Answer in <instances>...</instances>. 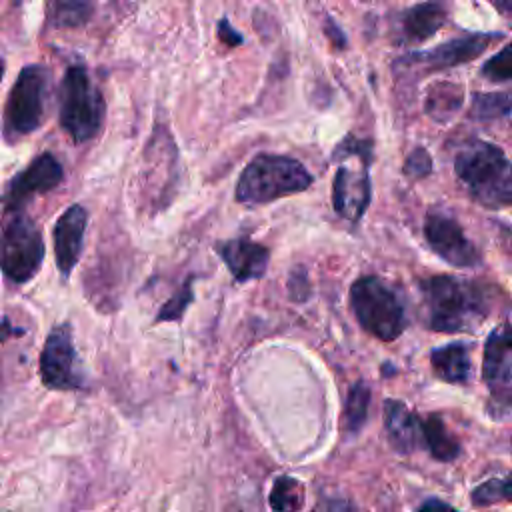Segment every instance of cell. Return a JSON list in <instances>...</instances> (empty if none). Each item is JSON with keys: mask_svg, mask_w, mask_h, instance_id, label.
Segmentation results:
<instances>
[{"mask_svg": "<svg viewBox=\"0 0 512 512\" xmlns=\"http://www.w3.org/2000/svg\"><path fill=\"white\" fill-rule=\"evenodd\" d=\"M94 4L90 0H52L48 24L54 28H78L90 20Z\"/></svg>", "mask_w": 512, "mask_h": 512, "instance_id": "ffe728a7", "label": "cell"}, {"mask_svg": "<svg viewBox=\"0 0 512 512\" xmlns=\"http://www.w3.org/2000/svg\"><path fill=\"white\" fill-rule=\"evenodd\" d=\"M470 116L476 120H506L512 126V94L494 92V94H476Z\"/></svg>", "mask_w": 512, "mask_h": 512, "instance_id": "44dd1931", "label": "cell"}, {"mask_svg": "<svg viewBox=\"0 0 512 512\" xmlns=\"http://www.w3.org/2000/svg\"><path fill=\"white\" fill-rule=\"evenodd\" d=\"M302 506H304V486L290 476L276 478L270 492V508L274 512H300Z\"/></svg>", "mask_w": 512, "mask_h": 512, "instance_id": "7402d4cb", "label": "cell"}, {"mask_svg": "<svg viewBox=\"0 0 512 512\" xmlns=\"http://www.w3.org/2000/svg\"><path fill=\"white\" fill-rule=\"evenodd\" d=\"M432 170V160L428 156V152L424 148H416L410 152V156L406 158V164H404V172L410 176V178H424L426 174H430Z\"/></svg>", "mask_w": 512, "mask_h": 512, "instance_id": "4316f807", "label": "cell"}, {"mask_svg": "<svg viewBox=\"0 0 512 512\" xmlns=\"http://www.w3.org/2000/svg\"><path fill=\"white\" fill-rule=\"evenodd\" d=\"M86 222V210L80 204H74L60 214L54 226V254L62 276H68L80 258Z\"/></svg>", "mask_w": 512, "mask_h": 512, "instance_id": "4fadbf2b", "label": "cell"}, {"mask_svg": "<svg viewBox=\"0 0 512 512\" xmlns=\"http://www.w3.org/2000/svg\"><path fill=\"white\" fill-rule=\"evenodd\" d=\"M62 178H64V170L50 152L36 156L22 172H18L8 182L4 192L6 212L20 210L32 196L44 194L56 188L62 182Z\"/></svg>", "mask_w": 512, "mask_h": 512, "instance_id": "30bf717a", "label": "cell"}, {"mask_svg": "<svg viewBox=\"0 0 512 512\" xmlns=\"http://www.w3.org/2000/svg\"><path fill=\"white\" fill-rule=\"evenodd\" d=\"M418 512H456L450 504H446V502H442V500H426L420 508H418Z\"/></svg>", "mask_w": 512, "mask_h": 512, "instance_id": "f546056e", "label": "cell"}, {"mask_svg": "<svg viewBox=\"0 0 512 512\" xmlns=\"http://www.w3.org/2000/svg\"><path fill=\"white\" fill-rule=\"evenodd\" d=\"M424 236L430 248L454 266H476L480 254L476 246L464 236L460 224L440 212H430L424 222Z\"/></svg>", "mask_w": 512, "mask_h": 512, "instance_id": "8fae6325", "label": "cell"}, {"mask_svg": "<svg viewBox=\"0 0 512 512\" xmlns=\"http://www.w3.org/2000/svg\"><path fill=\"white\" fill-rule=\"evenodd\" d=\"M312 184L310 172L290 156L258 154L242 170L236 184V200L264 204L306 190Z\"/></svg>", "mask_w": 512, "mask_h": 512, "instance_id": "3957f363", "label": "cell"}, {"mask_svg": "<svg viewBox=\"0 0 512 512\" xmlns=\"http://www.w3.org/2000/svg\"><path fill=\"white\" fill-rule=\"evenodd\" d=\"M350 304L362 328L380 340L398 338L406 326L400 298L376 276H362L352 284Z\"/></svg>", "mask_w": 512, "mask_h": 512, "instance_id": "5b68a950", "label": "cell"}, {"mask_svg": "<svg viewBox=\"0 0 512 512\" xmlns=\"http://www.w3.org/2000/svg\"><path fill=\"white\" fill-rule=\"evenodd\" d=\"M430 362H432V368L438 374V378L452 382V384L466 382L472 372L468 346L462 342H452V344L432 350Z\"/></svg>", "mask_w": 512, "mask_h": 512, "instance_id": "ac0fdd59", "label": "cell"}, {"mask_svg": "<svg viewBox=\"0 0 512 512\" xmlns=\"http://www.w3.org/2000/svg\"><path fill=\"white\" fill-rule=\"evenodd\" d=\"M470 498L476 506H488V504L512 500V472L506 478H492L482 482L480 486L474 488Z\"/></svg>", "mask_w": 512, "mask_h": 512, "instance_id": "cb8c5ba5", "label": "cell"}, {"mask_svg": "<svg viewBox=\"0 0 512 512\" xmlns=\"http://www.w3.org/2000/svg\"><path fill=\"white\" fill-rule=\"evenodd\" d=\"M42 258L44 242L40 230L28 216L14 214L2 234L4 276L16 284H24L36 276L42 266Z\"/></svg>", "mask_w": 512, "mask_h": 512, "instance_id": "52a82bcc", "label": "cell"}, {"mask_svg": "<svg viewBox=\"0 0 512 512\" xmlns=\"http://www.w3.org/2000/svg\"><path fill=\"white\" fill-rule=\"evenodd\" d=\"M104 120V98L80 64L64 72L60 84V126L74 142L94 138Z\"/></svg>", "mask_w": 512, "mask_h": 512, "instance_id": "277c9868", "label": "cell"}, {"mask_svg": "<svg viewBox=\"0 0 512 512\" xmlns=\"http://www.w3.org/2000/svg\"><path fill=\"white\" fill-rule=\"evenodd\" d=\"M314 512H360L354 504L346 502V500H338V498H332V500H326L322 502Z\"/></svg>", "mask_w": 512, "mask_h": 512, "instance_id": "f1b7e54d", "label": "cell"}, {"mask_svg": "<svg viewBox=\"0 0 512 512\" xmlns=\"http://www.w3.org/2000/svg\"><path fill=\"white\" fill-rule=\"evenodd\" d=\"M428 326L440 332H462L478 326L488 314L486 292L468 280L432 276L422 282Z\"/></svg>", "mask_w": 512, "mask_h": 512, "instance_id": "6da1fadb", "label": "cell"}, {"mask_svg": "<svg viewBox=\"0 0 512 512\" xmlns=\"http://www.w3.org/2000/svg\"><path fill=\"white\" fill-rule=\"evenodd\" d=\"M326 30H328V36L334 40V44H338V46L346 44V38H344L342 30L338 26H334L332 20H326Z\"/></svg>", "mask_w": 512, "mask_h": 512, "instance_id": "4dcf8cb0", "label": "cell"}, {"mask_svg": "<svg viewBox=\"0 0 512 512\" xmlns=\"http://www.w3.org/2000/svg\"><path fill=\"white\" fill-rule=\"evenodd\" d=\"M216 252L238 282L260 278L266 272L270 258L268 248L246 238L218 242Z\"/></svg>", "mask_w": 512, "mask_h": 512, "instance_id": "5bb4252c", "label": "cell"}, {"mask_svg": "<svg viewBox=\"0 0 512 512\" xmlns=\"http://www.w3.org/2000/svg\"><path fill=\"white\" fill-rule=\"evenodd\" d=\"M48 86L50 72L44 66L30 64L20 70L4 108V134L8 140L26 136L42 124Z\"/></svg>", "mask_w": 512, "mask_h": 512, "instance_id": "8992f818", "label": "cell"}, {"mask_svg": "<svg viewBox=\"0 0 512 512\" xmlns=\"http://www.w3.org/2000/svg\"><path fill=\"white\" fill-rule=\"evenodd\" d=\"M448 16V4L444 0H428L408 8L402 14V36L408 44H418L430 38Z\"/></svg>", "mask_w": 512, "mask_h": 512, "instance_id": "e0dca14e", "label": "cell"}, {"mask_svg": "<svg viewBox=\"0 0 512 512\" xmlns=\"http://www.w3.org/2000/svg\"><path fill=\"white\" fill-rule=\"evenodd\" d=\"M218 38H220L226 46H238V44H242V36L232 28V24H230L226 18H222V20L218 22Z\"/></svg>", "mask_w": 512, "mask_h": 512, "instance_id": "83f0119b", "label": "cell"}, {"mask_svg": "<svg viewBox=\"0 0 512 512\" xmlns=\"http://www.w3.org/2000/svg\"><path fill=\"white\" fill-rule=\"evenodd\" d=\"M500 12H506L512 16V0H490Z\"/></svg>", "mask_w": 512, "mask_h": 512, "instance_id": "1f68e13d", "label": "cell"}, {"mask_svg": "<svg viewBox=\"0 0 512 512\" xmlns=\"http://www.w3.org/2000/svg\"><path fill=\"white\" fill-rule=\"evenodd\" d=\"M454 170L478 204L492 210L512 204V162L494 144H466L454 160Z\"/></svg>", "mask_w": 512, "mask_h": 512, "instance_id": "7a4b0ae2", "label": "cell"}, {"mask_svg": "<svg viewBox=\"0 0 512 512\" xmlns=\"http://www.w3.org/2000/svg\"><path fill=\"white\" fill-rule=\"evenodd\" d=\"M502 36L500 34H472L466 38L450 40L446 44H440L438 48L424 52V54H414L410 60L426 62L430 66H456L462 62H468L482 54L492 42H498Z\"/></svg>", "mask_w": 512, "mask_h": 512, "instance_id": "9a60e30c", "label": "cell"}, {"mask_svg": "<svg viewBox=\"0 0 512 512\" xmlns=\"http://www.w3.org/2000/svg\"><path fill=\"white\" fill-rule=\"evenodd\" d=\"M40 376L44 386L52 390H76L82 386L70 324H58L48 334L40 354Z\"/></svg>", "mask_w": 512, "mask_h": 512, "instance_id": "ba28073f", "label": "cell"}, {"mask_svg": "<svg viewBox=\"0 0 512 512\" xmlns=\"http://www.w3.org/2000/svg\"><path fill=\"white\" fill-rule=\"evenodd\" d=\"M422 442L436 460L448 462L460 454L458 440L448 432L444 420L438 414H430L422 420Z\"/></svg>", "mask_w": 512, "mask_h": 512, "instance_id": "d6986e66", "label": "cell"}, {"mask_svg": "<svg viewBox=\"0 0 512 512\" xmlns=\"http://www.w3.org/2000/svg\"><path fill=\"white\" fill-rule=\"evenodd\" d=\"M190 302H192V278H188L186 284L182 286V290H180L178 294H174V296L158 310L156 322L178 320Z\"/></svg>", "mask_w": 512, "mask_h": 512, "instance_id": "d4e9b609", "label": "cell"}, {"mask_svg": "<svg viewBox=\"0 0 512 512\" xmlns=\"http://www.w3.org/2000/svg\"><path fill=\"white\" fill-rule=\"evenodd\" d=\"M384 426L388 440L402 454L412 452L422 440V420L400 400L384 402Z\"/></svg>", "mask_w": 512, "mask_h": 512, "instance_id": "2e32d148", "label": "cell"}, {"mask_svg": "<svg viewBox=\"0 0 512 512\" xmlns=\"http://www.w3.org/2000/svg\"><path fill=\"white\" fill-rule=\"evenodd\" d=\"M368 162H362L358 168L340 166L332 184V204L334 210L348 218L358 220L370 204V174Z\"/></svg>", "mask_w": 512, "mask_h": 512, "instance_id": "7c38bea8", "label": "cell"}, {"mask_svg": "<svg viewBox=\"0 0 512 512\" xmlns=\"http://www.w3.org/2000/svg\"><path fill=\"white\" fill-rule=\"evenodd\" d=\"M482 74L488 76L494 82L500 80H512V44L506 46L504 50H500L498 54H494L484 66H482Z\"/></svg>", "mask_w": 512, "mask_h": 512, "instance_id": "484cf974", "label": "cell"}, {"mask_svg": "<svg viewBox=\"0 0 512 512\" xmlns=\"http://www.w3.org/2000/svg\"><path fill=\"white\" fill-rule=\"evenodd\" d=\"M482 374L494 404L512 408V328L508 324L498 326L488 336Z\"/></svg>", "mask_w": 512, "mask_h": 512, "instance_id": "9c48e42d", "label": "cell"}, {"mask_svg": "<svg viewBox=\"0 0 512 512\" xmlns=\"http://www.w3.org/2000/svg\"><path fill=\"white\" fill-rule=\"evenodd\" d=\"M368 404H370V388L364 382H356L350 388L348 400H346V426L348 430L356 432L362 428L368 416Z\"/></svg>", "mask_w": 512, "mask_h": 512, "instance_id": "603a6c76", "label": "cell"}]
</instances>
